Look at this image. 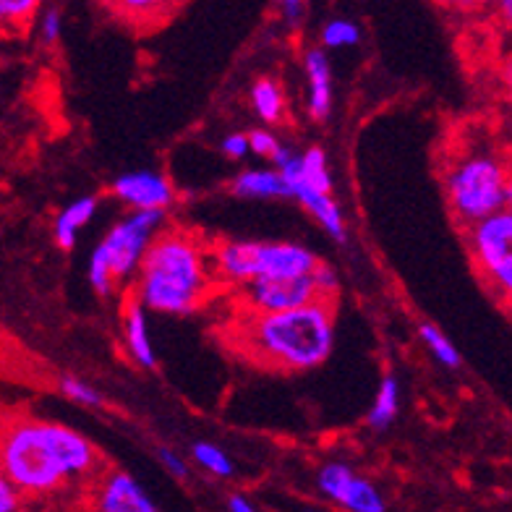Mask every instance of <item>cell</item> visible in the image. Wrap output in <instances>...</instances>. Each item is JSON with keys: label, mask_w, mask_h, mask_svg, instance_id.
<instances>
[{"label": "cell", "mask_w": 512, "mask_h": 512, "mask_svg": "<svg viewBox=\"0 0 512 512\" xmlns=\"http://www.w3.org/2000/svg\"><path fill=\"white\" fill-rule=\"evenodd\" d=\"M0 468L29 502H71L87 499L105 463L87 437L27 413L11 416L3 426Z\"/></svg>", "instance_id": "obj_1"}, {"label": "cell", "mask_w": 512, "mask_h": 512, "mask_svg": "<svg viewBox=\"0 0 512 512\" xmlns=\"http://www.w3.org/2000/svg\"><path fill=\"white\" fill-rule=\"evenodd\" d=\"M335 311V298H317L288 311L238 309L223 332V340L241 361L259 369H317L332 353Z\"/></svg>", "instance_id": "obj_2"}, {"label": "cell", "mask_w": 512, "mask_h": 512, "mask_svg": "<svg viewBox=\"0 0 512 512\" xmlns=\"http://www.w3.org/2000/svg\"><path fill=\"white\" fill-rule=\"evenodd\" d=\"M215 288L220 280L212 246L189 230L162 228L144 254L131 293L149 311L181 317L199 309Z\"/></svg>", "instance_id": "obj_3"}, {"label": "cell", "mask_w": 512, "mask_h": 512, "mask_svg": "<svg viewBox=\"0 0 512 512\" xmlns=\"http://www.w3.org/2000/svg\"><path fill=\"white\" fill-rule=\"evenodd\" d=\"M512 176V162L502 149L489 142H468L450 149L442 165L445 199L460 228L479 223L505 209V189Z\"/></svg>", "instance_id": "obj_4"}, {"label": "cell", "mask_w": 512, "mask_h": 512, "mask_svg": "<svg viewBox=\"0 0 512 512\" xmlns=\"http://www.w3.org/2000/svg\"><path fill=\"white\" fill-rule=\"evenodd\" d=\"M212 262L220 285L238 288L256 277L311 275L319 259L314 251L298 243L220 241L212 243Z\"/></svg>", "instance_id": "obj_5"}, {"label": "cell", "mask_w": 512, "mask_h": 512, "mask_svg": "<svg viewBox=\"0 0 512 512\" xmlns=\"http://www.w3.org/2000/svg\"><path fill=\"white\" fill-rule=\"evenodd\" d=\"M465 246L481 283L512 314V209H499L463 228Z\"/></svg>", "instance_id": "obj_6"}, {"label": "cell", "mask_w": 512, "mask_h": 512, "mask_svg": "<svg viewBox=\"0 0 512 512\" xmlns=\"http://www.w3.org/2000/svg\"><path fill=\"white\" fill-rule=\"evenodd\" d=\"M162 225H165V209H134L102 238L100 246L108 254L118 283H126L139 272L144 254L162 230Z\"/></svg>", "instance_id": "obj_7"}, {"label": "cell", "mask_w": 512, "mask_h": 512, "mask_svg": "<svg viewBox=\"0 0 512 512\" xmlns=\"http://www.w3.org/2000/svg\"><path fill=\"white\" fill-rule=\"evenodd\" d=\"M319 288L311 275L256 277L236 288V306L243 311H288L317 301Z\"/></svg>", "instance_id": "obj_8"}, {"label": "cell", "mask_w": 512, "mask_h": 512, "mask_svg": "<svg viewBox=\"0 0 512 512\" xmlns=\"http://www.w3.org/2000/svg\"><path fill=\"white\" fill-rule=\"evenodd\" d=\"M89 507L102 512H155L157 505L144 494V489L136 484L128 473L102 468V473L89 486L87 494Z\"/></svg>", "instance_id": "obj_9"}, {"label": "cell", "mask_w": 512, "mask_h": 512, "mask_svg": "<svg viewBox=\"0 0 512 512\" xmlns=\"http://www.w3.org/2000/svg\"><path fill=\"white\" fill-rule=\"evenodd\" d=\"M113 194L131 209H168L173 204V186L152 170H136L113 181Z\"/></svg>", "instance_id": "obj_10"}, {"label": "cell", "mask_w": 512, "mask_h": 512, "mask_svg": "<svg viewBox=\"0 0 512 512\" xmlns=\"http://www.w3.org/2000/svg\"><path fill=\"white\" fill-rule=\"evenodd\" d=\"M113 19L134 32H155L181 11L186 0H100Z\"/></svg>", "instance_id": "obj_11"}, {"label": "cell", "mask_w": 512, "mask_h": 512, "mask_svg": "<svg viewBox=\"0 0 512 512\" xmlns=\"http://www.w3.org/2000/svg\"><path fill=\"white\" fill-rule=\"evenodd\" d=\"M288 186V196L298 199L306 191H332V178L327 170V155L322 147H309L304 155H296L280 168Z\"/></svg>", "instance_id": "obj_12"}, {"label": "cell", "mask_w": 512, "mask_h": 512, "mask_svg": "<svg viewBox=\"0 0 512 512\" xmlns=\"http://www.w3.org/2000/svg\"><path fill=\"white\" fill-rule=\"evenodd\" d=\"M144 311H147V306L134 293H128L126 301H123V337H126V348L131 361L142 366V369H152L155 366V351H152V340H149Z\"/></svg>", "instance_id": "obj_13"}, {"label": "cell", "mask_w": 512, "mask_h": 512, "mask_svg": "<svg viewBox=\"0 0 512 512\" xmlns=\"http://www.w3.org/2000/svg\"><path fill=\"white\" fill-rule=\"evenodd\" d=\"M306 81H309V118L311 121H327L332 110V74L327 55L319 48L304 55Z\"/></svg>", "instance_id": "obj_14"}, {"label": "cell", "mask_w": 512, "mask_h": 512, "mask_svg": "<svg viewBox=\"0 0 512 512\" xmlns=\"http://www.w3.org/2000/svg\"><path fill=\"white\" fill-rule=\"evenodd\" d=\"M97 212V199L95 196H81L76 202L61 209V215L55 217L53 223V238L63 251H71L76 246V236L79 230L95 217Z\"/></svg>", "instance_id": "obj_15"}, {"label": "cell", "mask_w": 512, "mask_h": 512, "mask_svg": "<svg viewBox=\"0 0 512 512\" xmlns=\"http://www.w3.org/2000/svg\"><path fill=\"white\" fill-rule=\"evenodd\" d=\"M233 194L243 199H277L288 196V186L280 170H243L236 181L230 183Z\"/></svg>", "instance_id": "obj_16"}, {"label": "cell", "mask_w": 512, "mask_h": 512, "mask_svg": "<svg viewBox=\"0 0 512 512\" xmlns=\"http://www.w3.org/2000/svg\"><path fill=\"white\" fill-rule=\"evenodd\" d=\"M309 209V215L330 233L335 241H345V220L340 204L332 199V191H306L296 199Z\"/></svg>", "instance_id": "obj_17"}, {"label": "cell", "mask_w": 512, "mask_h": 512, "mask_svg": "<svg viewBox=\"0 0 512 512\" xmlns=\"http://www.w3.org/2000/svg\"><path fill=\"white\" fill-rule=\"evenodd\" d=\"M251 108L264 123H280L285 115L283 87L275 79H259L251 87Z\"/></svg>", "instance_id": "obj_18"}, {"label": "cell", "mask_w": 512, "mask_h": 512, "mask_svg": "<svg viewBox=\"0 0 512 512\" xmlns=\"http://www.w3.org/2000/svg\"><path fill=\"white\" fill-rule=\"evenodd\" d=\"M398 408H400L398 379L392 377V374H387V377L382 379V384H379V392H377V398H374V405H371L369 421H366V424H369L371 429L382 432V429H387V426L395 421Z\"/></svg>", "instance_id": "obj_19"}, {"label": "cell", "mask_w": 512, "mask_h": 512, "mask_svg": "<svg viewBox=\"0 0 512 512\" xmlns=\"http://www.w3.org/2000/svg\"><path fill=\"white\" fill-rule=\"evenodd\" d=\"M356 473L348 468L345 463H327L322 465V471L317 473V489L324 497L335 502V505H343L345 494L351 489Z\"/></svg>", "instance_id": "obj_20"}, {"label": "cell", "mask_w": 512, "mask_h": 512, "mask_svg": "<svg viewBox=\"0 0 512 512\" xmlns=\"http://www.w3.org/2000/svg\"><path fill=\"white\" fill-rule=\"evenodd\" d=\"M42 0H0V21L6 34H24L32 27Z\"/></svg>", "instance_id": "obj_21"}, {"label": "cell", "mask_w": 512, "mask_h": 512, "mask_svg": "<svg viewBox=\"0 0 512 512\" xmlns=\"http://www.w3.org/2000/svg\"><path fill=\"white\" fill-rule=\"evenodd\" d=\"M191 458L196 460V465L202 471L212 473L215 479H230L233 476V463L217 445H209V442H196L191 447Z\"/></svg>", "instance_id": "obj_22"}, {"label": "cell", "mask_w": 512, "mask_h": 512, "mask_svg": "<svg viewBox=\"0 0 512 512\" xmlns=\"http://www.w3.org/2000/svg\"><path fill=\"white\" fill-rule=\"evenodd\" d=\"M418 335H421V340L429 345V351H432V356L437 358L439 364L447 366V369H458L460 366L458 348H455V345H452L450 340H447L437 327H434V324H421V327H418Z\"/></svg>", "instance_id": "obj_23"}, {"label": "cell", "mask_w": 512, "mask_h": 512, "mask_svg": "<svg viewBox=\"0 0 512 512\" xmlns=\"http://www.w3.org/2000/svg\"><path fill=\"white\" fill-rule=\"evenodd\" d=\"M89 285L100 293V296H110L115 290V285H118V280H115L113 275V267H110V259L108 254H105V249L102 246H97L95 254L89 256Z\"/></svg>", "instance_id": "obj_24"}, {"label": "cell", "mask_w": 512, "mask_h": 512, "mask_svg": "<svg viewBox=\"0 0 512 512\" xmlns=\"http://www.w3.org/2000/svg\"><path fill=\"white\" fill-rule=\"evenodd\" d=\"M358 40H361V32L351 19H332L322 29L324 48H351Z\"/></svg>", "instance_id": "obj_25"}, {"label": "cell", "mask_w": 512, "mask_h": 512, "mask_svg": "<svg viewBox=\"0 0 512 512\" xmlns=\"http://www.w3.org/2000/svg\"><path fill=\"white\" fill-rule=\"evenodd\" d=\"M61 392L66 395L68 400H74V403H79V405H87V408H100V405L105 403L100 392H97L92 384L81 382V379H76V377H63Z\"/></svg>", "instance_id": "obj_26"}, {"label": "cell", "mask_w": 512, "mask_h": 512, "mask_svg": "<svg viewBox=\"0 0 512 512\" xmlns=\"http://www.w3.org/2000/svg\"><path fill=\"white\" fill-rule=\"evenodd\" d=\"M311 277H314V283H317L319 296H322V298H335V301H337V290H340V280H337V272L332 270L330 264L319 262L317 267H314V272H311Z\"/></svg>", "instance_id": "obj_27"}, {"label": "cell", "mask_w": 512, "mask_h": 512, "mask_svg": "<svg viewBox=\"0 0 512 512\" xmlns=\"http://www.w3.org/2000/svg\"><path fill=\"white\" fill-rule=\"evenodd\" d=\"M61 29H63V19L61 11L58 8H45L40 16V37L45 45H55V42L61 40Z\"/></svg>", "instance_id": "obj_28"}, {"label": "cell", "mask_w": 512, "mask_h": 512, "mask_svg": "<svg viewBox=\"0 0 512 512\" xmlns=\"http://www.w3.org/2000/svg\"><path fill=\"white\" fill-rule=\"evenodd\" d=\"M437 3L455 16H479L492 8V0H437Z\"/></svg>", "instance_id": "obj_29"}, {"label": "cell", "mask_w": 512, "mask_h": 512, "mask_svg": "<svg viewBox=\"0 0 512 512\" xmlns=\"http://www.w3.org/2000/svg\"><path fill=\"white\" fill-rule=\"evenodd\" d=\"M157 458H160L162 468H165L170 476H176V479H181V481L189 479V465H186V460H183L178 452L168 450V447H162V450L157 452Z\"/></svg>", "instance_id": "obj_30"}, {"label": "cell", "mask_w": 512, "mask_h": 512, "mask_svg": "<svg viewBox=\"0 0 512 512\" xmlns=\"http://www.w3.org/2000/svg\"><path fill=\"white\" fill-rule=\"evenodd\" d=\"M249 142H251V152H254V155H262V157H272L275 155V149L280 147V142L275 139V134L264 131V128H256V131H251Z\"/></svg>", "instance_id": "obj_31"}, {"label": "cell", "mask_w": 512, "mask_h": 512, "mask_svg": "<svg viewBox=\"0 0 512 512\" xmlns=\"http://www.w3.org/2000/svg\"><path fill=\"white\" fill-rule=\"evenodd\" d=\"M24 494L16 489L14 481H8L6 476L0 479V512H16L21 505Z\"/></svg>", "instance_id": "obj_32"}, {"label": "cell", "mask_w": 512, "mask_h": 512, "mask_svg": "<svg viewBox=\"0 0 512 512\" xmlns=\"http://www.w3.org/2000/svg\"><path fill=\"white\" fill-rule=\"evenodd\" d=\"M223 152L233 160H241L251 152V142H249V134H230L223 139Z\"/></svg>", "instance_id": "obj_33"}, {"label": "cell", "mask_w": 512, "mask_h": 512, "mask_svg": "<svg viewBox=\"0 0 512 512\" xmlns=\"http://www.w3.org/2000/svg\"><path fill=\"white\" fill-rule=\"evenodd\" d=\"M492 16L497 19V24L505 29L512 37V0H492Z\"/></svg>", "instance_id": "obj_34"}, {"label": "cell", "mask_w": 512, "mask_h": 512, "mask_svg": "<svg viewBox=\"0 0 512 512\" xmlns=\"http://www.w3.org/2000/svg\"><path fill=\"white\" fill-rule=\"evenodd\" d=\"M277 6H280V14L285 16V21H298L301 11H304V0H277Z\"/></svg>", "instance_id": "obj_35"}, {"label": "cell", "mask_w": 512, "mask_h": 512, "mask_svg": "<svg viewBox=\"0 0 512 512\" xmlns=\"http://www.w3.org/2000/svg\"><path fill=\"white\" fill-rule=\"evenodd\" d=\"M499 79H502V89H505V97L512 105V55H507L502 68H499Z\"/></svg>", "instance_id": "obj_36"}, {"label": "cell", "mask_w": 512, "mask_h": 512, "mask_svg": "<svg viewBox=\"0 0 512 512\" xmlns=\"http://www.w3.org/2000/svg\"><path fill=\"white\" fill-rule=\"evenodd\" d=\"M228 507L233 512H251L254 507H251V502L246 497H241V494H233V497L228 499Z\"/></svg>", "instance_id": "obj_37"}, {"label": "cell", "mask_w": 512, "mask_h": 512, "mask_svg": "<svg viewBox=\"0 0 512 512\" xmlns=\"http://www.w3.org/2000/svg\"><path fill=\"white\" fill-rule=\"evenodd\" d=\"M505 207L512 209V176L510 181H507V189H505Z\"/></svg>", "instance_id": "obj_38"}]
</instances>
